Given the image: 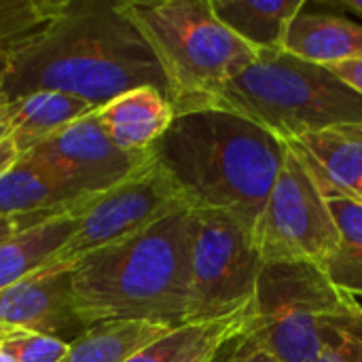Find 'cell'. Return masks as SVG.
I'll list each match as a JSON object with an SVG mask.
<instances>
[{
  "label": "cell",
  "mask_w": 362,
  "mask_h": 362,
  "mask_svg": "<svg viewBox=\"0 0 362 362\" xmlns=\"http://www.w3.org/2000/svg\"><path fill=\"white\" fill-rule=\"evenodd\" d=\"M288 144L257 123L221 110L176 115L151 148L193 210H225L255 227Z\"/></svg>",
  "instance_id": "2"
},
{
  "label": "cell",
  "mask_w": 362,
  "mask_h": 362,
  "mask_svg": "<svg viewBox=\"0 0 362 362\" xmlns=\"http://www.w3.org/2000/svg\"><path fill=\"white\" fill-rule=\"evenodd\" d=\"M85 199V197H83ZM74 204V202H72ZM70 206V204H68ZM66 206H62V208H53V210H42V212H34V214H23V216H0V244L2 242H6V240H11V238H15L17 233H21V231H25V229H30V227H34L36 223H40V221H45V218H49V216H53L55 212H59V210H64Z\"/></svg>",
  "instance_id": "26"
},
{
  "label": "cell",
  "mask_w": 362,
  "mask_h": 362,
  "mask_svg": "<svg viewBox=\"0 0 362 362\" xmlns=\"http://www.w3.org/2000/svg\"><path fill=\"white\" fill-rule=\"evenodd\" d=\"M15 362H59L70 344L49 335H13L0 339Z\"/></svg>",
  "instance_id": "24"
},
{
  "label": "cell",
  "mask_w": 362,
  "mask_h": 362,
  "mask_svg": "<svg viewBox=\"0 0 362 362\" xmlns=\"http://www.w3.org/2000/svg\"><path fill=\"white\" fill-rule=\"evenodd\" d=\"M329 70L344 81L348 87H352L358 95H362V59H352V62H341L335 66H329Z\"/></svg>",
  "instance_id": "28"
},
{
  "label": "cell",
  "mask_w": 362,
  "mask_h": 362,
  "mask_svg": "<svg viewBox=\"0 0 362 362\" xmlns=\"http://www.w3.org/2000/svg\"><path fill=\"white\" fill-rule=\"evenodd\" d=\"M19 159H21V155H19L11 134L6 129V123L0 115V174H4L8 168H13Z\"/></svg>",
  "instance_id": "29"
},
{
  "label": "cell",
  "mask_w": 362,
  "mask_h": 362,
  "mask_svg": "<svg viewBox=\"0 0 362 362\" xmlns=\"http://www.w3.org/2000/svg\"><path fill=\"white\" fill-rule=\"evenodd\" d=\"M350 308H352V314H354V322H356V329L362 333V295H346Z\"/></svg>",
  "instance_id": "30"
},
{
  "label": "cell",
  "mask_w": 362,
  "mask_h": 362,
  "mask_svg": "<svg viewBox=\"0 0 362 362\" xmlns=\"http://www.w3.org/2000/svg\"><path fill=\"white\" fill-rule=\"evenodd\" d=\"M337 4L348 8V11H352V13H356V15H362V0H341Z\"/></svg>",
  "instance_id": "31"
},
{
  "label": "cell",
  "mask_w": 362,
  "mask_h": 362,
  "mask_svg": "<svg viewBox=\"0 0 362 362\" xmlns=\"http://www.w3.org/2000/svg\"><path fill=\"white\" fill-rule=\"evenodd\" d=\"M95 110L98 106L59 91H34L0 100V115L21 157L55 132Z\"/></svg>",
  "instance_id": "14"
},
{
  "label": "cell",
  "mask_w": 362,
  "mask_h": 362,
  "mask_svg": "<svg viewBox=\"0 0 362 362\" xmlns=\"http://www.w3.org/2000/svg\"><path fill=\"white\" fill-rule=\"evenodd\" d=\"M252 238L263 263H312L325 267L339 246L331 206L291 148L252 227Z\"/></svg>",
  "instance_id": "8"
},
{
  "label": "cell",
  "mask_w": 362,
  "mask_h": 362,
  "mask_svg": "<svg viewBox=\"0 0 362 362\" xmlns=\"http://www.w3.org/2000/svg\"><path fill=\"white\" fill-rule=\"evenodd\" d=\"M284 51L325 68L362 59V23L303 8L288 28Z\"/></svg>",
  "instance_id": "16"
},
{
  "label": "cell",
  "mask_w": 362,
  "mask_h": 362,
  "mask_svg": "<svg viewBox=\"0 0 362 362\" xmlns=\"http://www.w3.org/2000/svg\"><path fill=\"white\" fill-rule=\"evenodd\" d=\"M68 0H0V55H11L36 38Z\"/></svg>",
  "instance_id": "21"
},
{
  "label": "cell",
  "mask_w": 362,
  "mask_h": 362,
  "mask_svg": "<svg viewBox=\"0 0 362 362\" xmlns=\"http://www.w3.org/2000/svg\"><path fill=\"white\" fill-rule=\"evenodd\" d=\"M187 206L170 176L151 159L108 191L91 195L76 214V227L47 267L70 269L83 257L140 233Z\"/></svg>",
  "instance_id": "9"
},
{
  "label": "cell",
  "mask_w": 362,
  "mask_h": 362,
  "mask_svg": "<svg viewBox=\"0 0 362 362\" xmlns=\"http://www.w3.org/2000/svg\"><path fill=\"white\" fill-rule=\"evenodd\" d=\"M89 327L72 303L70 269L42 267L0 291V339L49 335L72 344Z\"/></svg>",
  "instance_id": "11"
},
{
  "label": "cell",
  "mask_w": 362,
  "mask_h": 362,
  "mask_svg": "<svg viewBox=\"0 0 362 362\" xmlns=\"http://www.w3.org/2000/svg\"><path fill=\"white\" fill-rule=\"evenodd\" d=\"M193 212L182 206L140 233L70 267L74 312L87 327L106 322L187 325Z\"/></svg>",
  "instance_id": "3"
},
{
  "label": "cell",
  "mask_w": 362,
  "mask_h": 362,
  "mask_svg": "<svg viewBox=\"0 0 362 362\" xmlns=\"http://www.w3.org/2000/svg\"><path fill=\"white\" fill-rule=\"evenodd\" d=\"M23 157L42 165L81 197L112 189L153 159L151 151L125 153L117 148L95 112L55 132Z\"/></svg>",
  "instance_id": "10"
},
{
  "label": "cell",
  "mask_w": 362,
  "mask_h": 362,
  "mask_svg": "<svg viewBox=\"0 0 362 362\" xmlns=\"http://www.w3.org/2000/svg\"><path fill=\"white\" fill-rule=\"evenodd\" d=\"M216 17L255 51H284L293 19L305 0H210Z\"/></svg>",
  "instance_id": "17"
},
{
  "label": "cell",
  "mask_w": 362,
  "mask_h": 362,
  "mask_svg": "<svg viewBox=\"0 0 362 362\" xmlns=\"http://www.w3.org/2000/svg\"><path fill=\"white\" fill-rule=\"evenodd\" d=\"M91 197V195H89ZM78 199L34 227L0 244V291L47 267L76 227V214L89 199Z\"/></svg>",
  "instance_id": "15"
},
{
  "label": "cell",
  "mask_w": 362,
  "mask_h": 362,
  "mask_svg": "<svg viewBox=\"0 0 362 362\" xmlns=\"http://www.w3.org/2000/svg\"><path fill=\"white\" fill-rule=\"evenodd\" d=\"M216 362H280L269 352H265L246 331V327L235 333L223 348Z\"/></svg>",
  "instance_id": "25"
},
{
  "label": "cell",
  "mask_w": 362,
  "mask_h": 362,
  "mask_svg": "<svg viewBox=\"0 0 362 362\" xmlns=\"http://www.w3.org/2000/svg\"><path fill=\"white\" fill-rule=\"evenodd\" d=\"M339 231V246L322 272L344 295H362V202L325 195Z\"/></svg>",
  "instance_id": "20"
},
{
  "label": "cell",
  "mask_w": 362,
  "mask_h": 362,
  "mask_svg": "<svg viewBox=\"0 0 362 362\" xmlns=\"http://www.w3.org/2000/svg\"><path fill=\"white\" fill-rule=\"evenodd\" d=\"M138 87L168 95L153 49L119 0H68L36 38L8 55L0 100L59 91L102 106Z\"/></svg>",
  "instance_id": "1"
},
{
  "label": "cell",
  "mask_w": 362,
  "mask_h": 362,
  "mask_svg": "<svg viewBox=\"0 0 362 362\" xmlns=\"http://www.w3.org/2000/svg\"><path fill=\"white\" fill-rule=\"evenodd\" d=\"M170 331H174V327L155 322L95 325L70 344L59 362H123Z\"/></svg>",
  "instance_id": "19"
},
{
  "label": "cell",
  "mask_w": 362,
  "mask_h": 362,
  "mask_svg": "<svg viewBox=\"0 0 362 362\" xmlns=\"http://www.w3.org/2000/svg\"><path fill=\"white\" fill-rule=\"evenodd\" d=\"M214 322V320H212ZM212 322H199V325H182L168 335L159 337L157 341L144 346L136 354L123 362H174L187 348H191L208 329Z\"/></svg>",
  "instance_id": "23"
},
{
  "label": "cell",
  "mask_w": 362,
  "mask_h": 362,
  "mask_svg": "<svg viewBox=\"0 0 362 362\" xmlns=\"http://www.w3.org/2000/svg\"><path fill=\"white\" fill-rule=\"evenodd\" d=\"M350 320L346 295L322 267L263 263L246 331L280 362H318L337 348Z\"/></svg>",
  "instance_id": "6"
},
{
  "label": "cell",
  "mask_w": 362,
  "mask_h": 362,
  "mask_svg": "<svg viewBox=\"0 0 362 362\" xmlns=\"http://www.w3.org/2000/svg\"><path fill=\"white\" fill-rule=\"evenodd\" d=\"M110 142L125 153H148L168 132L176 112L161 89L138 87L95 110Z\"/></svg>",
  "instance_id": "13"
},
{
  "label": "cell",
  "mask_w": 362,
  "mask_h": 362,
  "mask_svg": "<svg viewBox=\"0 0 362 362\" xmlns=\"http://www.w3.org/2000/svg\"><path fill=\"white\" fill-rule=\"evenodd\" d=\"M83 199L62 185L51 172L21 157L13 168L0 174V216H23L53 210Z\"/></svg>",
  "instance_id": "18"
},
{
  "label": "cell",
  "mask_w": 362,
  "mask_h": 362,
  "mask_svg": "<svg viewBox=\"0 0 362 362\" xmlns=\"http://www.w3.org/2000/svg\"><path fill=\"white\" fill-rule=\"evenodd\" d=\"M318 362H346V361L341 358V354H339L337 350H331V352H327V354H325V356H322Z\"/></svg>",
  "instance_id": "32"
},
{
  "label": "cell",
  "mask_w": 362,
  "mask_h": 362,
  "mask_svg": "<svg viewBox=\"0 0 362 362\" xmlns=\"http://www.w3.org/2000/svg\"><path fill=\"white\" fill-rule=\"evenodd\" d=\"M286 144L325 195L362 202V121L333 125Z\"/></svg>",
  "instance_id": "12"
},
{
  "label": "cell",
  "mask_w": 362,
  "mask_h": 362,
  "mask_svg": "<svg viewBox=\"0 0 362 362\" xmlns=\"http://www.w3.org/2000/svg\"><path fill=\"white\" fill-rule=\"evenodd\" d=\"M352 310V308H350ZM346 362H362V333L356 329L354 314L348 327L341 331V339L335 348Z\"/></svg>",
  "instance_id": "27"
},
{
  "label": "cell",
  "mask_w": 362,
  "mask_h": 362,
  "mask_svg": "<svg viewBox=\"0 0 362 362\" xmlns=\"http://www.w3.org/2000/svg\"><path fill=\"white\" fill-rule=\"evenodd\" d=\"M153 49L176 115L208 108L259 55L214 13L210 0H119Z\"/></svg>",
  "instance_id": "4"
},
{
  "label": "cell",
  "mask_w": 362,
  "mask_h": 362,
  "mask_svg": "<svg viewBox=\"0 0 362 362\" xmlns=\"http://www.w3.org/2000/svg\"><path fill=\"white\" fill-rule=\"evenodd\" d=\"M187 325L225 318L252 301L263 267L252 227L225 210H193Z\"/></svg>",
  "instance_id": "7"
},
{
  "label": "cell",
  "mask_w": 362,
  "mask_h": 362,
  "mask_svg": "<svg viewBox=\"0 0 362 362\" xmlns=\"http://www.w3.org/2000/svg\"><path fill=\"white\" fill-rule=\"evenodd\" d=\"M208 108L240 115L284 142L362 121V95L329 68L288 51H259Z\"/></svg>",
  "instance_id": "5"
},
{
  "label": "cell",
  "mask_w": 362,
  "mask_h": 362,
  "mask_svg": "<svg viewBox=\"0 0 362 362\" xmlns=\"http://www.w3.org/2000/svg\"><path fill=\"white\" fill-rule=\"evenodd\" d=\"M6 62H8V57L6 55H0V91H2L4 76H6Z\"/></svg>",
  "instance_id": "33"
},
{
  "label": "cell",
  "mask_w": 362,
  "mask_h": 362,
  "mask_svg": "<svg viewBox=\"0 0 362 362\" xmlns=\"http://www.w3.org/2000/svg\"><path fill=\"white\" fill-rule=\"evenodd\" d=\"M0 362H15L13 354L4 348V344H2V341H0Z\"/></svg>",
  "instance_id": "34"
},
{
  "label": "cell",
  "mask_w": 362,
  "mask_h": 362,
  "mask_svg": "<svg viewBox=\"0 0 362 362\" xmlns=\"http://www.w3.org/2000/svg\"><path fill=\"white\" fill-rule=\"evenodd\" d=\"M248 314H250V303L225 318L214 320L210 329L174 362H216L223 348L227 346V341L246 327Z\"/></svg>",
  "instance_id": "22"
}]
</instances>
